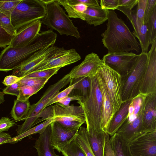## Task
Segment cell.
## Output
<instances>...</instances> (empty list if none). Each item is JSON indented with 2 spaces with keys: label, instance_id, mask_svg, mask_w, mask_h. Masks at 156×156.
<instances>
[{
  "label": "cell",
  "instance_id": "6da1fadb",
  "mask_svg": "<svg viewBox=\"0 0 156 156\" xmlns=\"http://www.w3.org/2000/svg\"><path fill=\"white\" fill-rule=\"evenodd\" d=\"M108 20L107 29L101 34L108 53L140 51V45L135 36L115 10L108 11Z\"/></svg>",
  "mask_w": 156,
  "mask_h": 156
},
{
  "label": "cell",
  "instance_id": "7a4b0ae2",
  "mask_svg": "<svg viewBox=\"0 0 156 156\" xmlns=\"http://www.w3.org/2000/svg\"><path fill=\"white\" fill-rule=\"evenodd\" d=\"M57 37L56 33L50 29L39 33L32 41L24 47L7 46L0 55V71L13 70L35 52L53 45Z\"/></svg>",
  "mask_w": 156,
  "mask_h": 156
},
{
  "label": "cell",
  "instance_id": "3957f363",
  "mask_svg": "<svg viewBox=\"0 0 156 156\" xmlns=\"http://www.w3.org/2000/svg\"><path fill=\"white\" fill-rule=\"evenodd\" d=\"M96 74L90 77V88L87 99L77 102L84 112L87 131L95 133L104 131L101 123V94Z\"/></svg>",
  "mask_w": 156,
  "mask_h": 156
},
{
  "label": "cell",
  "instance_id": "277c9868",
  "mask_svg": "<svg viewBox=\"0 0 156 156\" xmlns=\"http://www.w3.org/2000/svg\"><path fill=\"white\" fill-rule=\"evenodd\" d=\"M46 14L41 20V23L60 35L80 38L77 28L73 24L65 11L56 0H45Z\"/></svg>",
  "mask_w": 156,
  "mask_h": 156
},
{
  "label": "cell",
  "instance_id": "5b68a950",
  "mask_svg": "<svg viewBox=\"0 0 156 156\" xmlns=\"http://www.w3.org/2000/svg\"><path fill=\"white\" fill-rule=\"evenodd\" d=\"M71 79L69 73L66 74L49 86L37 103L30 105L24 122L22 125H18L16 130L17 135L24 133L37 124L40 114L46 108L48 103L59 92L61 89L70 83Z\"/></svg>",
  "mask_w": 156,
  "mask_h": 156
},
{
  "label": "cell",
  "instance_id": "8992f818",
  "mask_svg": "<svg viewBox=\"0 0 156 156\" xmlns=\"http://www.w3.org/2000/svg\"><path fill=\"white\" fill-rule=\"evenodd\" d=\"M45 14V0H21L13 11L10 20L17 31L26 25L41 20Z\"/></svg>",
  "mask_w": 156,
  "mask_h": 156
},
{
  "label": "cell",
  "instance_id": "52a82bcc",
  "mask_svg": "<svg viewBox=\"0 0 156 156\" xmlns=\"http://www.w3.org/2000/svg\"><path fill=\"white\" fill-rule=\"evenodd\" d=\"M147 53L137 55L136 63L129 73L122 78V102L131 100L140 94L142 80L148 62Z\"/></svg>",
  "mask_w": 156,
  "mask_h": 156
},
{
  "label": "cell",
  "instance_id": "ba28073f",
  "mask_svg": "<svg viewBox=\"0 0 156 156\" xmlns=\"http://www.w3.org/2000/svg\"><path fill=\"white\" fill-rule=\"evenodd\" d=\"M54 122L60 120H70L86 123L84 112L81 106L73 105L63 107L55 104L45 108L40 114L37 124L49 119Z\"/></svg>",
  "mask_w": 156,
  "mask_h": 156
},
{
  "label": "cell",
  "instance_id": "9c48e42d",
  "mask_svg": "<svg viewBox=\"0 0 156 156\" xmlns=\"http://www.w3.org/2000/svg\"><path fill=\"white\" fill-rule=\"evenodd\" d=\"M98 72L101 75L107 87L112 104L114 116L119 109L122 103L121 76L104 64L101 67Z\"/></svg>",
  "mask_w": 156,
  "mask_h": 156
},
{
  "label": "cell",
  "instance_id": "30bf717a",
  "mask_svg": "<svg viewBox=\"0 0 156 156\" xmlns=\"http://www.w3.org/2000/svg\"><path fill=\"white\" fill-rule=\"evenodd\" d=\"M137 55L132 52L108 53L102 59L104 64L118 73L122 78L131 71L136 60Z\"/></svg>",
  "mask_w": 156,
  "mask_h": 156
},
{
  "label": "cell",
  "instance_id": "8fae6325",
  "mask_svg": "<svg viewBox=\"0 0 156 156\" xmlns=\"http://www.w3.org/2000/svg\"><path fill=\"white\" fill-rule=\"evenodd\" d=\"M129 144L133 156H156V130L144 132Z\"/></svg>",
  "mask_w": 156,
  "mask_h": 156
},
{
  "label": "cell",
  "instance_id": "7c38bea8",
  "mask_svg": "<svg viewBox=\"0 0 156 156\" xmlns=\"http://www.w3.org/2000/svg\"><path fill=\"white\" fill-rule=\"evenodd\" d=\"M151 44L147 53V64L140 90V94L145 96L156 93V39Z\"/></svg>",
  "mask_w": 156,
  "mask_h": 156
},
{
  "label": "cell",
  "instance_id": "4fadbf2b",
  "mask_svg": "<svg viewBox=\"0 0 156 156\" xmlns=\"http://www.w3.org/2000/svg\"><path fill=\"white\" fill-rule=\"evenodd\" d=\"M58 47L53 45L35 52L13 70L12 75L23 77L34 71L38 66L50 57Z\"/></svg>",
  "mask_w": 156,
  "mask_h": 156
},
{
  "label": "cell",
  "instance_id": "5bb4252c",
  "mask_svg": "<svg viewBox=\"0 0 156 156\" xmlns=\"http://www.w3.org/2000/svg\"><path fill=\"white\" fill-rule=\"evenodd\" d=\"M104 63L96 54L92 52L87 55L79 65L69 73L71 79L82 77H91L96 75Z\"/></svg>",
  "mask_w": 156,
  "mask_h": 156
},
{
  "label": "cell",
  "instance_id": "9a60e30c",
  "mask_svg": "<svg viewBox=\"0 0 156 156\" xmlns=\"http://www.w3.org/2000/svg\"><path fill=\"white\" fill-rule=\"evenodd\" d=\"M50 125L51 144L54 149L61 153L75 138L78 131L68 130L56 121L53 122Z\"/></svg>",
  "mask_w": 156,
  "mask_h": 156
},
{
  "label": "cell",
  "instance_id": "2e32d148",
  "mask_svg": "<svg viewBox=\"0 0 156 156\" xmlns=\"http://www.w3.org/2000/svg\"><path fill=\"white\" fill-rule=\"evenodd\" d=\"M41 23V20H37L21 27L14 36L9 46L17 48L23 47L28 44L39 33Z\"/></svg>",
  "mask_w": 156,
  "mask_h": 156
},
{
  "label": "cell",
  "instance_id": "e0dca14e",
  "mask_svg": "<svg viewBox=\"0 0 156 156\" xmlns=\"http://www.w3.org/2000/svg\"><path fill=\"white\" fill-rule=\"evenodd\" d=\"M102 98L101 123L103 129L105 130L113 116L110 99L104 81L98 71L96 73Z\"/></svg>",
  "mask_w": 156,
  "mask_h": 156
},
{
  "label": "cell",
  "instance_id": "ac0fdd59",
  "mask_svg": "<svg viewBox=\"0 0 156 156\" xmlns=\"http://www.w3.org/2000/svg\"><path fill=\"white\" fill-rule=\"evenodd\" d=\"M144 105L134 121L130 122H124L116 133L125 141L129 143L136 137L145 131L143 126V112Z\"/></svg>",
  "mask_w": 156,
  "mask_h": 156
},
{
  "label": "cell",
  "instance_id": "d6986e66",
  "mask_svg": "<svg viewBox=\"0 0 156 156\" xmlns=\"http://www.w3.org/2000/svg\"><path fill=\"white\" fill-rule=\"evenodd\" d=\"M143 116V126L145 130H156V93L146 95Z\"/></svg>",
  "mask_w": 156,
  "mask_h": 156
},
{
  "label": "cell",
  "instance_id": "ffe728a7",
  "mask_svg": "<svg viewBox=\"0 0 156 156\" xmlns=\"http://www.w3.org/2000/svg\"><path fill=\"white\" fill-rule=\"evenodd\" d=\"M81 59L80 55L76 50L72 48L68 50L67 52L54 58L48 63L38 67L35 71L62 68L75 63Z\"/></svg>",
  "mask_w": 156,
  "mask_h": 156
},
{
  "label": "cell",
  "instance_id": "44dd1931",
  "mask_svg": "<svg viewBox=\"0 0 156 156\" xmlns=\"http://www.w3.org/2000/svg\"><path fill=\"white\" fill-rule=\"evenodd\" d=\"M131 100L122 102L119 109L114 115L105 131L109 135L112 136L116 133L126 119Z\"/></svg>",
  "mask_w": 156,
  "mask_h": 156
},
{
  "label": "cell",
  "instance_id": "7402d4cb",
  "mask_svg": "<svg viewBox=\"0 0 156 156\" xmlns=\"http://www.w3.org/2000/svg\"><path fill=\"white\" fill-rule=\"evenodd\" d=\"M50 124L42 133L39 134L34 147L36 149L38 156H59L55 154L51 144Z\"/></svg>",
  "mask_w": 156,
  "mask_h": 156
},
{
  "label": "cell",
  "instance_id": "603a6c76",
  "mask_svg": "<svg viewBox=\"0 0 156 156\" xmlns=\"http://www.w3.org/2000/svg\"><path fill=\"white\" fill-rule=\"evenodd\" d=\"M108 10L102 9L100 6H88L83 14V20L94 27L101 25L108 20Z\"/></svg>",
  "mask_w": 156,
  "mask_h": 156
},
{
  "label": "cell",
  "instance_id": "cb8c5ba5",
  "mask_svg": "<svg viewBox=\"0 0 156 156\" xmlns=\"http://www.w3.org/2000/svg\"><path fill=\"white\" fill-rule=\"evenodd\" d=\"M87 132L89 142L95 156H104L106 133L102 131L95 133L91 131H87Z\"/></svg>",
  "mask_w": 156,
  "mask_h": 156
},
{
  "label": "cell",
  "instance_id": "d4e9b609",
  "mask_svg": "<svg viewBox=\"0 0 156 156\" xmlns=\"http://www.w3.org/2000/svg\"><path fill=\"white\" fill-rule=\"evenodd\" d=\"M70 83L75 84L74 87L69 95H77L82 97L84 101L87 98L90 88L89 77H82L71 79Z\"/></svg>",
  "mask_w": 156,
  "mask_h": 156
},
{
  "label": "cell",
  "instance_id": "484cf974",
  "mask_svg": "<svg viewBox=\"0 0 156 156\" xmlns=\"http://www.w3.org/2000/svg\"><path fill=\"white\" fill-rule=\"evenodd\" d=\"M110 141L115 156H133L130 150L129 143L117 133L111 136Z\"/></svg>",
  "mask_w": 156,
  "mask_h": 156
},
{
  "label": "cell",
  "instance_id": "4316f807",
  "mask_svg": "<svg viewBox=\"0 0 156 156\" xmlns=\"http://www.w3.org/2000/svg\"><path fill=\"white\" fill-rule=\"evenodd\" d=\"M56 0L63 7L69 18H79L83 20V14L87 9V5L81 3H70L68 0Z\"/></svg>",
  "mask_w": 156,
  "mask_h": 156
},
{
  "label": "cell",
  "instance_id": "83f0119b",
  "mask_svg": "<svg viewBox=\"0 0 156 156\" xmlns=\"http://www.w3.org/2000/svg\"><path fill=\"white\" fill-rule=\"evenodd\" d=\"M30 105L29 99L25 101H21L17 99L14 100L10 112L11 117L16 122L25 120Z\"/></svg>",
  "mask_w": 156,
  "mask_h": 156
},
{
  "label": "cell",
  "instance_id": "f1b7e54d",
  "mask_svg": "<svg viewBox=\"0 0 156 156\" xmlns=\"http://www.w3.org/2000/svg\"><path fill=\"white\" fill-rule=\"evenodd\" d=\"M53 122H54V121L52 118L45 120L43 122L31 128L24 133L7 140L4 144L7 143L15 144L21 140L23 138L33 134L37 133L39 134H41L44 132L46 127Z\"/></svg>",
  "mask_w": 156,
  "mask_h": 156
},
{
  "label": "cell",
  "instance_id": "f546056e",
  "mask_svg": "<svg viewBox=\"0 0 156 156\" xmlns=\"http://www.w3.org/2000/svg\"><path fill=\"white\" fill-rule=\"evenodd\" d=\"M75 139L87 156H95L89 142L86 128L81 126Z\"/></svg>",
  "mask_w": 156,
  "mask_h": 156
},
{
  "label": "cell",
  "instance_id": "4dcf8cb0",
  "mask_svg": "<svg viewBox=\"0 0 156 156\" xmlns=\"http://www.w3.org/2000/svg\"><path fill=\"white\" fill-rule=\"evenodd\" d=\"M147 0H138L137 11L135 14L136 26L133 32L135 35L138 33L141 27L144 24V18Z\"/></svg>",
  "mask_w": 156,
  "mask_h": 156
},
{
  "label": "cell",
  "instance_id": "1f68e13d",
  "mask_svg": "<svg viewBox=\"0 0 156 156\" xmlns=\"http://www.w3.org/2000/svg\"><path fill=\"white\" fill-rule=\"evenodd\" d=\"M138 0H119V5L116 9L126 16L131 23L135 15L132 9L138 3Z\"/></svg>",
  "mask_w": 156,
  "mask_h": 156
},
{
  "label": "cell",
  "instance_id": "d6a6232c",
  "mask_svg": "<svg viewBox=\"0 0 156 156\" xmlns=\"http://www.w3.org/2000/svg\"><path fill=\"white\" fill-rule=\"evenodd\" d=\"M61 153L64 156H87L75 139L65 147Z\"/></svg>",
  "mask_w": 156,
  "mask_h": 156
},
{
  "label": "cell",
  "instance_id": "836d02e7",
  "mask_svg": "<svg viewBox=\"0 0 156 156\" xmlns=\"http://www.w3.org/2000/svg\"><path fill=\"white\" fill-rule=\"evenodd\" d=\"M44 86V85H41L20 87V94L16 99L21 101L29 99L30 97L36 94Z\"/></svg>",
  "mask_w": 156,
  "mask_h": 156
},
{
  "label": "cell",
  "instance_id": "e575fe53",
  "mask_svg": "<svg viewBox=\"0 0 156 156\" xmlns=\"http://www.w3.org/2000/svg\"><path fill=\"white\" fill-rule=\"evenodd\" d=\"M61 67H58L30 72L23 77L35 78H50L53 75L56 74Z\"/></svg>",
  "mask_w": 156,
  "mask_h": 156
},
{
  "label": "cell",
  "instance_id": "d590c367",
  "mask_svg": "<svg viewBox=\"0 0 156 156\" xmlns=\"http://www.w3.org/2000/svg\"><path fill=\"white\" fill-rule=\"evenodd\" d=\"M147 24L148 37L150 44L156 39V7L154 8Z\"/></svg>",
  "mask_w": 156,
  "mask_h": 156
},
{
  "label": "cell",
  "instance_id": "8d00e7d4",
  "mask_svg": "<svg viewBox=\"0 0 156 156\" xmlns=\"http://www.w3.org/2000/svg\"><path fill=\"white\" fill-rule=\"evenodd\" d=\"M21 0L0 1V12L10 19L13 11Z\"/></svg>",
  "mask_w": 156,
  "mask_h": 156
},
{
  "label": "cell",
  "instance_id": "74e56055",
  "mask_svg": "<svg viewBox=\"0 0 156 156\" xmlns=\"http://www.w3.org/2000/svg\"><path fill=\"white\" fill-rule=\"evenodd\" d=\"M49 79V78L38 79L23 77L19 82L20 87L24 86L44 85Z\"/></svg>",
  "mask_w": 156,
  "mask_h": 156
},
{
  "label": "cell",
  "instance_id": "f35d334b",
  "mask_svg": "<svg viewBox=\"0 0 156 156\" xmlns=\"http://www.w3.org/2000/svg\"><path fill=\"white\" fill-rule=\"evenodd\" d=\"M0 25L9 34L14 36L17 31L11 23L10 19L0 12Z\"/></svg>",
  "mask_w": 156,
  "mask_h": 156
},
{
  "label": "cell",
  "instance_id": "ab89813d",
  "mask_svg": "<svg viewBox=\"0 0 156 156\" xmlns=\"http://www.w3.org/2000/svg\"><path fill=\"white\" fill-rule=\"evenodd\" d=\"M69 86L63 91L59 92L55 96L53 97L48 103L46 105V107L50 105L56 103L60 100L68 96L73 89L75 84L70 83Z\"/></svg>",
  "mask_w": 156,
  "mask_h": 156
},
{
  "label": "cell",
  "instance_id": "60d3db41",
  "mask_svg": "<svg viewBox=\"0 0 156 156\" xmlns=\"http://www.w3.org/2000/svg\"><path fill=\"white\" fill-rule=\"evenodd\" d=\"M14 36L7 33L0 25V47L5 48L10 45Z\"/></svg>",
  "mask_w": 156,
  "mask_h": 156
},
{
  "label": "cell",
  "instance_id": "b9f144b4",
  "mask_svg": "<svg viewBox=\"0 0 156 156\" xmlns=\"http://www.w3.org/2000/svg\"><path fill=\"white\" fill-rule=\"evenodd\" d=\"M57 122L61 124L67 130L71 131H78L83 124L77 121L70 120H63Z\"/></svg>",
  "mask_w": 156,
  "mask_h": 156
},
{
  "label": "cell",
  "instance_id": "7bdbcfd3",
  "mask_svg": "<svg viewBox=\"0 0 156 156\" xmlns=\"http://www.w3.org/2000/svg\"><path fill=\"white\" fill-rule=\"evenodd\" d=\"M156 7V0H147L145 10L144 24H147L154 8Z\"/></svg>",
  "mask_w": 156,
  "mask_h": 156
},
{
  "label": "cell",
  "instance_id": "ee69618b",
  "mask_svg": "<svg viewBox=\"0 0 156 156\" xmlns=\"http://www.w3.org/2000/svg\"><path fill=\"white\" fill-rule=\"evenodd\" d=\"M83 98L77 95H69L68 96L60 100L56 104L63 107H66L69 106V104L71 101H83Z\"/></svg>",
  "mask_w": 156,
  "mask_h": 156
},
{
  "label": "cell",
  "instance_id": "f6af8a7d",
  "mask_svg": "<svg viewBox=\"0 0 156 156\" xmlns=\"http://www.w3.org/2000/svg\"><path fill=\"white\" fill-rule=\"evenodd\" d=\"M100 5L103 9L114 10L118 6L119 0H101Z\"/></svg>",
  "mask_w": 156,
  "mask_h": 156
},
{
  "label": "cell",
  "instance_id": "bcb514c9",
  "mask_svg": "<svg viewBox=\"0 0 156 156\" xmlns=\"http://www.w3.org/2000/svg\"><path fill=\"white\" fill-rule=\"evenodd\" d=\"M20 86L19 82L11 85L7 86L3 90L4 94L15 95L18 96L20 93Z\"/></svg>",
  "mask_w": 156,
  "mask_h": 156
},
{
  "label": "cell",
  "instance_id": "7dc6e473",
  "mask_svg": "<svg viewBox=\"0 0 156 156\" xmlns=\"http://www.w3.org/2000/svg\"><path fill=\"white\" fill-rule=\"evenodd\" d=\"M15 125L13 121L7 117H3L0 119V133L8 131Z\"/></svg>",
  "mask_w": 156,
  "mask_h": 156
},
{
  "label": "cell",
  "instance_id": "c3c4849f",
  "mask_svg": "<svg viewBox=\"0 0 156 156\" xmlns=\"http://www.w3.org/2000/svg\"><path fill=\"white\" fill-rule=\"evenodd\" d=\"M104 156H115L114 152L110 144L109 135L107 133L105 137Z\"/></svg>",
  "mask_w": 156,
  "mask_h": 156
},
{
  "label": "cell",
  "instance_id": "681fc988",
  "mask_svg": "<svg viewBox=\"0 0 156 156\" xmlns=\"http://www.w3.org/2000/svg\"><path fill=\"white\" fill-rule=\"evenodd\" d=\"M70 3H81L87 6H99V2L98 0H68Z\"/></svg>",
  "mask_w": 156,
  "mask_h": 156
},
{
  "label": "cell",
  "instance_id": "f907efd6",
  "mask_svg": "<svg viewBox=\"0 0 156 156\" xmlns=\"http://www.w3.org/2000/svg\"><path fill=\"white\" fill-rule=\"evenodd\" d=\"M23 78V77H19L13 75H9L5 78L2 83L5 86H9L19 81Z\"/></svg>",
  "mask_w": 156,
  "mask_h": 156
},
{
  "label": "cell",
  "instance_id": "816d5d0a",
  "mask_svg": "<svg viewBox=\"0 0 156 156\" xmlns=\"http://www.w3.org/2000/svg\"><path fill=\"white\" fill-rule=\"evenodd\" d=\"M12 138L11 136L8 133L4 132L0 133V145L4 144L5 141Z\"/></svg>",
  "mask_w": 156,
  "mask_h": 156
},
{
  "label": "cell",
  "instance_id": "f5cc1de1",
  "mask_svg": "<svg viewBox=\"0 0 156 156\" xmlns=\"http://www.w3.org/2000/svg\"><path fill=\"white\" fill-rule=\"evenodd\" d=\"M4 94L2 91H0V105L5 101Z\"/></svg>",
  "mask_w": 156,
  "mask_h": 156
},
{
  "label": "cell",
  "instance_id": "db71d44e",
  "mask_svg": "<svg viewBox=\"0 0 156 156\" xmlns=\"http://www.w3.org/2000/svg\"><path fill=\"white\" fill-rule=\"evenodd\" d=\"M0 54H1V52H0Z\"/></svg>",
  "mask_w": 156,
  "mask_h": 156
}]
</instances>
